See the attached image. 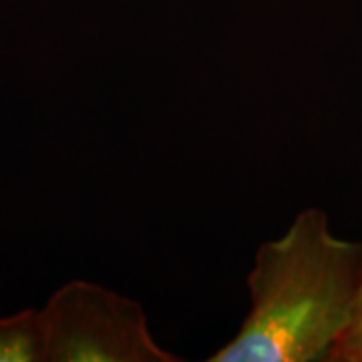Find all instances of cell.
Returning <instances> with one entry per match:
<instances>
[{
    "label": "cell",
    "instance_id": "6da1fadb",
    "mask_svg": "<svg viewBox=\"0 0 362 362\" xmlns=\"http://www.w3.org/2000/svg\"><path fill=\"white\" fill-rule=\"evenodd\" d=\"M362 274V244L337 238L320 207L264 242L247 274L250 312L209 362L328 361L346 332Z\"/></svg>",
    "mask_w": 362,
    "mask_h": 362
},
{
    "label": "cell",
    "instance_id": "7a4b0ae2",
    "mask_svg": "<svg viewBox=\"0 0 362 362\" xmlns=\"http://www.w3.org/2000/svg\"><path fill=\"white\" fill-rule=\"evenodd\" d=\"M45 362H177L157 342L143 306L87 280H71L40 308Z\"/></svg>",
    "mask_w": 362,
    "mask_h": 362
},
{
    "label": "cell",
    "instance_id": "3957f363",
    "mask_svg": "<svg viewBox=\"0 0 362 362\" xmlns=\"http://www.w3.org/2000/svg\"><path fill=\"white\" fill-rule=\"evenodd\" d=\"M0 362H45V330L40 310L0 316Z\"/></svg>",
    "mask_w": 362,
    "mask_h": 362
},
{
    "label": "cell",
    "instance_id": "277c9868",
    "mask_svg": "<svg viewBox=\"0 0 362 362\" xmlns=\"http://www.w3.org/2000/svg\"><path fill=\"white\" fill-rule=\"evenodd\" d=\"M332 362H362V274L358 294L354 302V312L346 332L337 342V346L330 352Z\"/></svg>",
    "mask_w": 362,
    "mask_h": 362
}]
</instances>
